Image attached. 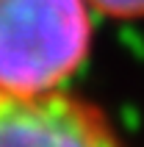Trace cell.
<instances>
[{
	"label": "cell",
	"mask_w": 144,
	"mask_h": 147,
	"mask_svg": "<svg viewBox=\"0 0 144 147\" xmlns=\"http://www.w3.org/2000/svg\"><path fill=\"white\" fill-rule=\"evenodd\" d=\"M94 42L89 0H0V92L67 89Z\"/></svg>",
	"instance_id": "6da1fadb"
},
{
	"label": "cell",
	"mask_w": 144,
	"mask_h": 147,
	"mask_svg": "<svg viewBox=\"0 0 144 147\" xmlns=\"http://www.w3.org/2000/svg\"><path fill=\"white\" fill-rule=\"evenodd\" d=\"M0 147H128L111 117L75 92H0Z\"/></svg>",
	"instance_id": "7a4b0ae2"
},
{
	"label": "cell",
	"mask_w": 144,
	"mask_h": 147,
	"mask_svg": "<svg viewBox=\"0 0 144 147\" xmlns=\"http://www.w3.org/2000/svg\"><path fill=\"white\" fill-rule=\"evenodd\" d=\"M94 14L111 17V20H144V0H89Z\"/></svg>",
	"instance_id": "3957f363"
}]
</instances>
